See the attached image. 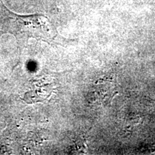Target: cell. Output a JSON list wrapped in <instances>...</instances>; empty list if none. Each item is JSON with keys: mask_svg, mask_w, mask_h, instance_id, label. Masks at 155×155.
<instances>
[{"mask_svg": "<svg viewBox=\"0 0 155 155\" xmlns=\"http://www.w3.org/2000/svg\"><path fill=\"white\" fill-rule=\"evenodd\" d=\"M13 19L19 30L23 31L25 35L30 37L49 39L55 35L53 26L47 17L43 15L19 16L14 15Z\"/></svg>", "mask_w": 155, "mask_h": 155, "instance_id": "1", "label": "cell"}]
</instances>
